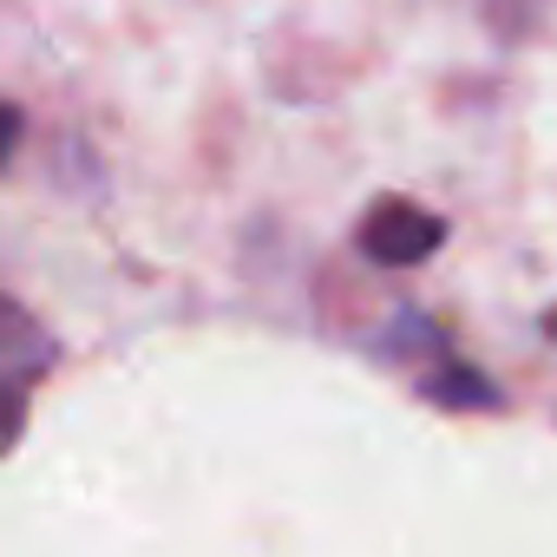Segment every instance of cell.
Masks as SVG:
<instances>
[{
	"instance_id": "obj_1",
	"label": "cell",
	"mask_w": 557,
	"mask_h": 557,
	"mask_svg": "<svg viewBox=\"0 0 557 557\" xmlns=\"http://www.w3.org/2000/svg\"><path fill=\"white\" fill-rule=\"evenodd\" d=\"M47 368H53L47 329L27 309H14L8 296H0V446H14V433H21V420L34 407V387L47 381Z\"/></svg>"
},
{
	"instance_id": "obj_2",
	"label": "cell",
	"mask_w": 557,
	"mask_h": 557,
	"mask_svg": "<svg viewBox=\"0 0 557 557\" xmlns=\"http://www.w3.org/2000/svg\"><path fill=\"white\" fill-rule=\"evenodd\" d=\"M440 236H446V223H440L433 210H420V203H400V197H387V203L361 223V249H368L374 262H387V269H407V262L433 256Z\"/></svg>"
},
{
	"instance_id": "obj_3",
	"label": "cell",
	"mask_w": 557,
	"mask_h": 557,
	"mask_svg": "<svg viewBox=\"0 0 557 557\" xmlns=\"http://www.w3.org/2000/svg\"><path fill=\"white\" fill-rule=\"evenodd\" d=\"M14 138H21V119H14L8 106H0V158H8V151H14Z\"/></svg>"
}]
</instances>
